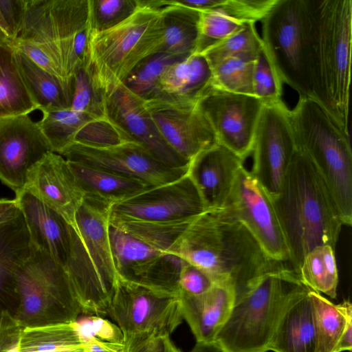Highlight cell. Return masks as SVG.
<instances>
[{
    "label": "cell",
    "mask_w": 352,
    "mask_h": 352,
    "mask_svg": "<svg viewBox=\"0 0 352 352\" xmlns=\"http://www.w3.org/2000/svg\"><path fill=\"white\" fill-rule=\"evenodd\" d=\"M168 254L201 269L215 283H232L235 292L257 276L289 265L269 257L225 206L195 217Z\"/></svg>",
    "instance_id": "1"
},
{
    "label": "cell",
    "mask_w": 352,
    "mask_h": 352,
    "mask_svg": "<svg viewBox=\"0 0 352 352\" xmlns=\"http://www.w3.org/2000/svg\"><path fill=\"white\" fill-rule=\"evenodd\" d=\"M298 275L305 256L316 246L336 248L343 226L324 180L311 160L296 149L278 193L272 197Z\"/></svg>",
    "instance_id": "2"
},
{
    "label": "cell",
    "mask_w": 352,
    "mask_h": 352,
    "mask_svg": "<svg viewBox=\"0 0 352 352\" xmlns=\"http://www.w3.org/2000/svg\"><path fill=\"white\" fill-rule=\"evenodd\" d=\"M309 289L289 265L251 280L235 292L230 316L214 342L224 352H267L286 311Z\"/></svg>",
    "instance_id": "3"
},
{
    "label": "cell",
    "mask_w": 352,
    "mask_h": 352,
    "mask_svg": "<svg viewBox=\"0 0 352 352\" xmlns=\"http://www.w3.org/2000/svg\"><path fill=\"white\" fill-rule=\"evenodd\" d=\"M109 208L83 199L72 228L66 272L82 313L87 315H107L118 280L109 240Z\"/></svg>",
    "instance_id": "4"
},
{
    "label": "cell",
    "mask_w": 352,
    "mask_h": 352,
    "mask_svg": "<svg viewBox=\"0 0 352 352\" xmlns=\"http://www.w3.org/2000/svg\"><path fill=\"white\" fill-rule=\"evenodd\" d=\"M351 38L352 1L316 0L314 100L346 133Z\"/></svg>",
    "instance_id": "5"
},
{
    "label": "cell",
    "mask_w": 352,
    "mask_h": 352,
    "mask_svg": "<svg viewBox=\"0 0 352 352\" xmlns=\"http://www.w3.org/2000/svg\"><path fill=\"white\" fill-rule=\"evenodd\" d=\"M160 10L138 3L134 13L118 25L89 33L84 69L100 99L123 84L142 60L159 52L163 34Z\"/></svg>",
    "instance_id": "6"
},
{
    "label": "cell",
    "mask_w": 352,
    "mask_h": 352,
    "mask_svg": "<svg viewBox=\"0 0 352 352\" xmlns=\"http://www.w3.org/2000/svg\"><path fill=\"white\" fill-rule=\"evenodd\" d=\"M291 122L296 148L313 163L324 180L343 226L352 223V151L342 130L315 100L299 97Z\"/></svg>",
    "instance_id": "7"
},
{
    "label": "cell",
    "mask_w": 352,
    "mask_h": 352,
    "mask_svg": "<svg viewBox=\"0 0 352 352\" xmlns=\"http://www.w3.org/2000/svg\"><path fill=\"white\" fill-rule=\"evenodd\" d=\"M262 21V42L281 82L314 100L315 0H276Z\"/></svg>",
    "instance_id": "8"
},
{
    "label": "cell",
    "mask_w": 352,
    "mask_h": 352,
    "mask_svg": "<svg viewBox=\"0 0 352 352\" xmlns=\"http://www.w3.org/2000/svg\"><path fill=\"white\" fill-rule=\"evenodd\" d=\"M16 288L14 318L24 328L73 322L82 313L66 270L32 245L17 272Z\"/></svg>",
    "instance_id": "9"
},
{
    "label": "cell",
    "mask_w": 352,
    "mask_h": 352,
    "mask_svg": "<svg viewBox=\"0 0 352 352\" xmlns=\"http://www.w3.org/2000/svg\"><path fill=\"white\" fill-rule=\"evenodd\" d=\"M124 338L170 336L182 322L178 296L118 276L107 312Z\"/></svg>",
    "instance_id": "10"
},
{
    "label": "cell",
    "mask_w": 352,
    "mask_h": 352,
    "mask_svg": "<svg viewBox=\"0 0 352 352\" xmlns=\"http://www.w3.org/2000/svg\"><path fill=\"white\" fill-rule=\"evenodd\" d=\"M40 43L60 52L67 79L84 67L88 47V0H40L36 19Z\"/></svg>",
    "instance_id": "11"
},
{
    "label": "cell",
    "mask_w": 352,
    "mask_h": 352,
    "mask_svg": "<svg viewBox=\"0 0 352 352\" xmlns=\"http://www.w3.org/2000/svg\"><path fill=\"white\" fill-rule=\"evenodd\" d=\"M223 206L245 226L269 257L289 264L288 246L272 197L244 166Z\"/></svg>",
    "instance_id": "12"
},
{
    "label": "cell",
    "mask_w": 352,
    "mask_h": 352,
    "mask_svg": "<svg viewBox=\"0 0 352 352\" xmlns=\"http://www.w3.org/2000/svg\"><path fill=\"white\" fill-rule=\"evenodd\" d=\"M290 110L283 100L264 104L256 127L251 173L273 197L296 151Z\"/></svg>",
    "instance_id": "13"
},
{
    "label": "cell",
    "mask_w": 352,
    "mask_h": 352,
    "mask_svg": "<svg viewBox=\"0 0 352 352\" xmlns=\"http://www.w3.org/2000/svg\"><path fill=\"white\" fill-rule=\"evenodd\" d=\"M264 104L252 95L212 87L197 107L210 124L217 142L243 162L252 153L254 135Z\"/></svg>",
    "instance_id": "14"
},
{
    "label": "cell",
    "mask_w": 352,
    "mask_h": 352,
    "mask_svg": "<svg viewBox=\"0 0 352 352\" xmlns=\"http://www.w3.org/2000/svg\"><path fill=\"white\" fill-rule=\"evenodd\" d=\"M206 210L187 173L170 183L151 186L111 205L109 218L151 223L192 219Z\"/></svg>",
    "instance_id": "15"
},
{
    "label": "cell",
    "mask_w": 352,
    "mask_h": 352,
    "mask_svg": "<svg viewBox=\"0 0 352 352\" xmlns=\"http://www.w3.org/2000/svg\"><path fill=\"white\" fill-rule=\"evenodd\" d=\"M109 234L119 277L179 296L181 258L155 249L110 225Z\"/></svg>",
    "instance_id": "16"
},
{
    "label": "cell",
    "mask_w": 352,
    "mask_h": 352,
    "mask_svg": "<svg viewBox=\"0 0 352 352\" xmlns=\"http://www.w3.org/2000/svg\"><path fill=\"white\" fill-rule=\"evenodd\" d=\"M61 155L67 160L107 170L140 180L150 186L174 182L185 175L188 170L166 166L136 142L109 147L73 143Z\"/></svg>",
    "instance_id": "17"
},
{
    "label": "cell",
    "mask_w": 352,
    "mask_h": 352,
    "mask_svg": "<svg viewBox=\"0 0 352 352\" xmlns=\"http://www.w3.org/2000/svg\"><path fill=\"white\" fill-rule=\"evenodd\" d=\"M100 100L104 116L131 140L142 145L168 166L188 168L189 163L177 154L161 135L144 100L122 84Z\"/></svg>",
    "instance_id": "18"
},
{
    "label": "cell",
    "mask_w": 352,
    "mask_h": 352,
    "mask_svg": "<svg viewBox=\"0 0 352 352\" xmlns=\"http://www.w3.org/2000/svg\"><path fill=\"white\" fill-rule=\"evenodd\" d=\"M50 151L28 114L0 120V180L15 195L24 190L30 170Z\"/></svg>",
    "instance_id": "19"
},
{
    "label": "cell",
    "mask_w": 352,
    "mask_h": 352,
    "mask_svg": "<svg viewBox=\"0 0 352 352\" xmlns=\"http://www.w3.org/2000/svg\"><path fill=\"white\" fill-rule=\"evenodd\" d=\"M145 103L164 140L189 164L199 153L218 143L197 105L175 106L154 100Z\"/></svg>",
    "instance_id": "20"
},
{
    "label": "cell",
    "mask_w": 352,
    "mask_h": 352,
    "mask_svg": "<svg viewBox=\"0 0 352 352\" xmlns=\"http://www.w3.org/2000/svg\"><path fill=\"white\" fill-rule=\"evenodd\" d=\"M24 190L74 226L84 196L63 156L48 152L30 170Z\"/></svg>",
    "instance_id": "21"
},
{
    "label": "cell",
    "mask_w": 352,
    "mask_h": 352,
    "mask_svg": "<svg viewBox=\"0 0 352 352\" xmlns=\"http://www.w3.org/2000/svg\"><path fill=\"white\" fill-rule=\"evenodd\" d=\"M24 217L31 245L65 270L72 248V228L58 213L24 190L15 196Z\"/></svg>",
    "instance_id": "22"
},
{
    "label": "cell",
    "mask_w": 352,
    "mask_h": 352,
    "mask_svg": "<svg viewBox=\"0 0 352 352\" xmlns=\"http://www.w3.org/2000/svg\"><path fill=\"white\" fill-rule=\"evenodd\" d=\"M243 166L239 157L219 143L201 151L190 162L188 173L206 210L224 204Z\"/></svg>",
    "instance_id": "23"
},
{
    "label": "cell",
    "mask_w": 352,
    "mask_h": 352,
    "mask_svg": "<svg viewBox=\"0 0 352 352\" xmlns=\"http://www.w3.org/2000/svg\"><path fill=\"white\" fill-rule=\"evenodd\" d=\"M212 87L210 65L203 54H193L164 70L153 96L147 100L195 107Z\"/></svg>",
    "instance_id": "24"
},
{
    "label": "cell",
    "mask_w": 352,
    "mask_h": 352,
    "mask_svg": "<svg viewBox=\"0 0 352 352\" xmlns=\"http://www.w3.org/2000/svg\"><path fill=\"white\" fill-rule=\"evenodd\" d=\"M181 312L196 342H214L226 322L235 300L230 283L214 284L198 295L179 294Z\"/></svg>",
    "instance_id": "25"
},
{
    "label": "cell",
    "mask_w": 352,
    "mask_h": 352,
    "mask_svg": "<svg viewBox=\"0 0 352 352\" xmlns=\"http://www.w3.org/2000/svg\"><path fill=\"white\" fill-rule=\"evenodd\" d=\"M32 249L29 232L23 216L0 226V316L15 315L19 298L17 272Z\"/></svg>",
    "instance_id": "26"
},
{
    "label": "cell",
    "mask_w": 352,
    "mask_h": 352,
    "mask_svg": "<svg viewBox=\"0 0 352 352\" xmlns=\"http://www.w3.org/2000/svg\"><path fill=\"white\" fill-rule=\"evenodd\" d=\"M67 162L84 199L107 207L151 187L140 180L107 170L80 162Z\"/></svg>",
    "instance_id": "27"
},
{
    "label": "cell",
    "mask_w": 352,
    "mask_h": 352,
    "mask_svg": "<svg viewBox=\"0 0 352 352\" xmlns=\"http://www.w3.org/2000/svg\"><path fill=\"white\" fill-rule=\"evenodd\" d=\"M317 335L316 352H343L352 349V305L349 300L334 304L311 289Z\"/></svg>",
    "instance_id": "28"
},
{
    "label": "cell",
    "mask_w": 352,
    "mask_h": 352,
    "mask_svg": "<svg viewBox=\"0 0 352 352\" xmlns=\"http://www.w3.org/2000/svg\"><path fill=\"white\" fill-rule=\"evenodd\" d=\"M316 349L314 313L308 292L295 301L280 319L271 340L269 351L316 352Z\"/></svg>",
    "instance_id": "29"
},
{
    "label": "cell",
    "mask_w": 352,
    "mask_h": 352,
    "mask_svg": "<svg viewBox=\"0 0 352 352\" xmlns=\"http://www.w3.org/2000/svg\"><path fill=\"white\" fill-rule=\"evenodd\" d=\"M14 48L21 76L37 109L43 111L70 108L74 87L47 72Z\"/></svg>",
    "instance_id": "30"
},
{
    "label": "cell",
    "mask_w": 352,
    "mask_h": 352,
    "mask_svg": "<svg viewBox=\"0 0 352 352\" xmlns=\"http://www.w3.org/2000/svg\"><path fill=\"white\" fill-rule=\"evenodd\" d=\"M161 9L163 25L158 52L187 57L196 54L199 39L200 12L166 0Z\"/></svg>",
    "instance_id": "31"
},
{
    "label": "cell",
    "mask_w": 352,
    "mask_h": 352,
    "mask_svg": "<svg viewBox=\"0 0 352 352\" xmlns=\"http://www.w3.org/2000/svg\"><path fill=\"white\" fill-rule=\"evenodd\" d=\"M37 109L21 76L12 43L0 45V120Z\"/></svg>",
    "instance_id": "32"
},
{
    "label": "cell",
    "mask_w": 352,
    "mask_h": 352,
    "mask_svg": "<svg viewBox=\"0 0 352 352\" xmlns=\"http://www.w3.org/2000/svg\"><path fill=\"white\" fill-rule=\"evenodd\" d=\"M21 352H72L85 351L74 322L24 328L20 340Z\"/></svg>",
    "instance_id": "33"
},
{
    "label": "cell",
    "mask_w": 352,
    "mask_h": 352,
    "mask_svg": "<svg viewBox=\"0 0 352 352\" xmlns=\"http://www.w3.org/2000/svg\"><path fill=\"white\" fill-rule=\"evenodd\" d=\"M298 276L309 289L336 298L339 278L335 249L328 245L315 247L305 256Z\"/></svg>",
    "instance_id": "34"
},
{
    "label": "cell",
    "mask_w": 352,
    "mask_h": 352,
    "mask_svg": "<svg viewBox=\"0 0 352 352\" xmlns=\"http://www.w3.org/2000/svg\"><path fill=\"white\" fill-rule=\"evenodd\" d=\"M38 125L52 152L62 155L74 142L79 130L94 118L69 109L42 111Z\"/></svg>",
    "instance_id": "35"
},
{
    "label": "cell",
    "mask_w": 352,
    "mask_h": 352,
    "mask_svg": "<svg viewBox=\"0 0 352 352\" xmlns=\"http://www.w3.org/2000/svg\"><path fill=\"white\" fill-rule=\"evenodd\" d=\"M195 218L162 223L109 218V223L146 244L168 254L173 243Z\"/></svg>",
    "instance_id": "36"
},
{
    "label": "cell",
    "mask_w": 352,
    "mask_h": 352,
    "mask_svg": "<svg viewBox=\"0 0 352 352\" xmlns=\"http://www.w3.org/2000/svg\"><path fill=\"white\" fill-rule=\"evenodd\" d=\"M263 48L262 39L255 23H247L240 30L201 54L212 67L231 57L255 60Z\"/></svg>",
    "instance_id": "37"
},
{
    "label": "cell",
    "mask_w": 352,
    "mask_h": 352,
    "mask_svg": "<svg viewBox=\"0 0 352 352\" xmlns=\"http://www.w3.org/2000/svg\"><path fill=\"white\" fill-rule=\"evenodd\" d=\"M185 58L164 52L152 54L131 72L123 85L138 97L144 100H149L164 70L172 63Z\"/></svg>",
    "instance_id": "38"
},
{
    "label": "cell",
    "mask_w": 352,
    "mask_h": 352,
    "mask_svg": "<svg viewBox=\"0 0 352 352\" xmlns=\"http://www.w3.org/2000/svg\"><path fill=\"white\" fill-rule=\"evenodd\" d=\"M254 60L227 58L211 67L213 87L236 94L253 95Z\"/></svg>",
    "instance_id": "39"
},
{
    "label": "cell",
    "mask_w": 352,
    "mask_h": 352,
    "mask_svg": "<svg viewBox=\"0 0 352 352\" xmlns=\"http://www.w3.org/2000/svg\"><path fill=\"white\" fill-rule=\"evenodd\" d=\"M247 23L238 21L221 8L200 12L196 54H202L240 30Z\"/></svg>",
    "instance_id": "40"
},
{
    "label": "cell",
    "mask_w": 352,
    "mask_h": 352,
    "mask_svg": "<svg viewBox=\"0 0 352 352\" xmlns=\"http://www.w3.org/2000/svg\"><path fill=\"white\" fill-rule=\"evenodd\" d=\"M137 8V0H88L89 33L102 32L118 25Z\"/></svg>",
    "instance_id": "41"
},
{
    "label": "cell",
    "mask_w": 352,
    "mask_h": 352,
    "mask_svg": "<svg viewBox=\"0 0 352 352\" xmlns=\"http://www.w3.org/2000/svg\"><path fill=\"white\" fill-rule=\"evenodd\" d=\"M283 83L264 47L254 60L253 95L264 104L282 100Z\"/></svg>",
    "instance_id": "42"
},
{
    "label": "cell",
    "mask_w": 352,
    "mask_h": 352,
    "mask_svg": "<svg viewBox=\"0 0 352 352\" xmlns=\"http://www.w3.org/2000/svg\"><path fill=\"white\" fill-rule=\"evenodd\" d=\"M74 325L86 345L96 341L124 344V336L118 325L100 316L88 315L78 318Z\"/></svg>",
    "instance_id": "43"
},
{
    "label": "cell",
    "mask_w": 352,
    "mask_h": 352,
    "mask_svg": "<svg viewBox=\"0 0 352 352\" xmlns=\"http://www.w3.org/2000/svg\"><path fill=\"white\" fill-rule=\"evenodd\" d=\"M70 109L94 118L105 117L100 99L94 90L84 67L78 70L74 76V90Z\"/></svg>",
    "instance_id": "44"
},
{
    "label": "cell",
    "mask_w": 352,
    "mask_h": 352,
    "mask_svg": "<svg viewBox=\"0 0 352 352\" xmlns=\"http://www.w3.org/2000/svg\"><path fill=\"white\" fill-rule=\"evenodd\" d=\"M276 0H225L221 8L230 16L243 23L261 21Z\"/></svg>",
    "instance_id": "45"
},
{
    "label": "cell",
    "mask_w": 352,
    "mask_h": 352,
    "mask_svg": "<svg viewBox=\"0 0 352 352\" xmlns=\"http://www.w3.org/2000/svg\"><path fill=\"white\" fill-rule=\"evenodd\" d=\"M123 352H182L170 336L141 333L124 338Z\"/></svg>",
    "instance_id": "46"
},
{
    "label": "cell",
    "mask_w": 352,
    "mask_h": 352,
    "mask_svg": "<svg viewBox=\"0 0 352 352\" xmlns=\"http://www.w3.org/2000/svg\"><path fill=\"white\" fill-rule=\"evenodd\" d=\"M214 284V280L203 270L182 261L178 280L179 295H198L206 292Z\"/></svg>",
    "instance_id": "47"
},
{
    "label": "cell",
    "mask_w": 352,
    "mask_h": 352,
    "mask_svg": "<svg viewBox=\"0 0 352 352\" xmlns=\"http://www.w3.org/2000/svg\"><path fill=\"white\" fill-rule=\"evenodd\" d=\"M23 327L9 312L0 316V352H21L20 340Z\"/></svg>",
    "instance_id": "48"
},
{
    "label": "cell",
    "mask_w": 352,
    "mask_h": 352,
    "mask_svg": "<svg viewBox=\"0 0 352 352\" xmlns=\"http://www.w3.org/2000/svg\"><path fill=\"white\" fill-rule=\"evenodd\" d=\"M12 45L36 65L74 87V82H69L58 66L40 48L32 44L21 42H13Z\"/></svg>",
    "instance_id": "49"
},
{
    "label": "cell",
    "mask_w": 352,
    "mask_h": 352,
    "mask_svg": "<svg viewBox=\"0 0 352 352\" xmlns=\"http://www.w3.org/2000/svg\"><path fill=\"white\" fill-rule=\"evenodd\" d=\"M27 0H0V10L14 41L23 24Z\"/></svg>",
    "instance_id": "50"
},
{
    "label": "cell",
    "mask_w": 352,
    "mask_h": 352,
    "mask_svg": "<svg viewBox=\"0 0 352 352\" xmlns=\"http://www.w3.org/2000/svg\"><path fill=\"white\" fill-rule=\"evenodd\" d=\"M21 213L16 199H0V226L18 217Z\"/></svg>",
    "instance_id": "51"
},
{
    "label": "cell",
    "mask_w": 352,
    "mask_h": 352,
    "mask_svg": "<svg viewBox=\"0 0 352 352\" xmlns=\"http://www.w3.org/2000/svg\"><path fill=\"white\" fill-rule=\"evenodd\" d=\"M174 4L199 12L221 8L225 0H171Z\"/></svg>",
    "instance_id": "52"
},
{
    "label": "cell",
    "mask_w": 352,
    "mask_h": 352,
    "mask_svg": "<svg viewBox=\"0 0 352 352\" xmlns=\"http://www.w3.org/2000/svg\"><path fill=\"white\" fill-rule=\"evenodd\" d=\"M124 344L96 341L87 344V352H123Z\"/></svg>",
    "instance_id": "53"
},
{
    "label": "cell",
    "mask_w": 352,
    "mask_h": 352,
    "mask_svg": "<svg viewBox=\"0 0 352 352\" xmlns=\"http://www.w3.org/2000/svg\"><path fill=\"white\" fill-rule=\"evenodd\" d=\"M190 352H224L215 342H196Z\"/></svg>",
    "instance_id": "54"
},
{
    "label": "cell",
    "mask_w": 352,
    "mask_h": 352,
    "mask_svg": "<svg viewBox=\"0 0 352 352\" xmlns=\"http://www.w3.org/2000/svg\"><path fill=\"white\" fill-rule=\"evenodd\" d=\"M0 29L12 39L8 28L7 24L3 19V16L2 15L1 10H0Z\"/></svg>",
    "instance_id": "55"
},
{
    "label": "cell",
    "mask_w": 352,
    "mask_h": 352,
    "mask_svg": "<svg viewBox=\"0 0 352 352\" xmlns=\"http://www.w3.org/2000/svg\"><path fill=\"white\" fill-rule=\"evenodd\" d=\"M12 43L13 41L0 29V45Z\"/></svg>",
    "instance_id": "56"
},
{
    "label": "cell",
    "mask_w": 352,
    "mask_h": 352,
    "mask_svg": "<svg viewBox=\"0 0 352 352\" xmlns=\"http://www.w3.org/2000/svg\"><path fill=\"white\" fill-rule=\"evenodd\" d=\"M72 352H87V351H72Z\"/></svg>",
    "instance_id": "57"
}]
</instances>
